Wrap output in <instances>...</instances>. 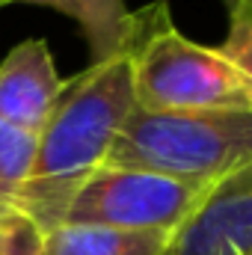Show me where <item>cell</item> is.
Segmentation results:
<instances>
[{"label": "cell", "instance_id": "cell-1", "mask_svg": "<svg viewBox=\"0 0 252 255\" xmlns=\"http://www.w3.org/2000/svg\"><path fill=\"white\" fill-rule=\"evenodd\" d=\"M133 107V71L125 51L65 80L60 101L36 136V157L18 196V214L42 235L63 226L74 196L104 166Z\"/></svg>", "mask_w": 252, "mask_h": 255}, {"label": "cell", "instance_id": "cell-2", "mask_svg": "<svg viewBox=\"0 0 252 255\" xmlns=\"http://www.w3.org/2000/svg\"><path fill=\"white\" fill-rule=\"evenodd\" d=\"M133 71V101L157 113L252 110V95L220 48L190 42L172 24L166 3L127 15L125 45Z\"/></svg>", "mask_w": 252, "mask_h": 255}, {"label": "cell", "instance_id": "cell-3", "mask_svg": "<svg viewBox=\"0 0 252 255\" xmlns=\"http://www.w3.org/2000/svg\"><path fill=\"white\" fill-rule=\"evenodd\" d=\"M252 163V110L157 113L133 107L104 166L214 187Z\"/></svg>", "mask_w": 252, "mask_h": 255}, {"label": "cell", "instance_id": "cell-4", "mask_svg": "<svg viewBox=\"0 0 252 255\" xmlns=\"http://www.w3.org/2000/svg\"><path fill=\"white\" fill-rule=\"evenodd\" d=\"M214 187L175 181L145 169L101 166L74 196L65 223L175 235L205 205Z\"/></svg>", "mask_w": 252, "mask_h": 255}, {"label": "cell", "instance_id": "cell-5", "mask_svg": "<svg viewBox=\"0 0 252 255\" xmlns=\"http://www.w3.org/2000/svg\"><path fill=\"white\" fill-rule=\"evenodd\" d=\"M163 255H252V163L211 190Z\"/></svg>", "mask_w": 252, "mask_h": 255}, {"label": "cell", "instance_id": "cell-6", "mask_svg": "<svg viewBox=\"0 0 252 255\" xmlns=\"http://www.w3.org/2000/svg\"><path fill=\"white\" fill-rule=\"evenodd\" d=\"M63 86L65 80L57 74L45 39L15 45L0 63V122L39 136Z\"/></svg>", "mask_w": 252, "mask_h": 255}, {"label": "cell", "instance_id": "cell-7", "mask_svg": "<svg viewBox=\"0 0 252 255\" xmlns=\"http://www.w3.org/2000/svg\"><path fill=\"white\" fill-rule=\"evenodd\" d=\"M172 235L63 223L42 235L45 255H163Z\"/></svg>", "mask_w": 252, "mask_h": 255}, {"label": "cell", "instance_id": "cell-8", "mask_svg": "<svg viewBox=\"0 0 252 255\" xmlns=\"http://www.w3.org/2000/svg\"><path fill=\"white\" fill-rule=\"evenodd\" d=\"M24 3L51 6V9L68 15L71 21H77V27L83 30V36L89 42L92 63H104V60H113L116 54H122L127 15H130L125 0H24Z\"/></svg>", "mask_w": 252, "mask_h": 255}, {"label": "cell", "instance_id": "cell-9", "mask_svg": "<svg viewBox=\"0 0 252 255\" xmlns=\"http://www.w3.org/2000/svg\"><path fill=\"white\" fill-rule=\"evenodd\" d=\"M36 133L0 122V223L18 214V196L33 169Z\"/></svg>", "mask_w": 252, "mask_h": 255}, {"label": "cell", "instance_id": "cell-10", "mask_svg": "<svg viewBox=\"0 0 252 255\" xmlns=\"http://www.w3.org/2000/svg\"><path fill=\"white\" fill-rule=\"evenodd\" d=\"M229 3V36L220 54L235 65L241 80L252 95V0H226Z\"/></svg>", "mask_w": 252, "mask_h": 255}, {"label": "cell", "instance_id": "cell-11", "mask_svg": "<svg viewBox=\"0 0 252 255\" xmlns=\"http://www.w3.org/2000/svg\"><path fill=\"white\" fill-rule=\"evenodd\" d=\"M0 255H45L42 232L21 214L0 223Z\"/></svg>", "mask_w": 252, "mask_h": 255}, {"label": "cell", "instance_id": "cell-12", "mask_svg": "<svg viewBox=\"0 0 252 255\" xmlns=\"http://www.w3.org/2000/svg\"><path fill=\"white\" fill-rule=\"evenodd\" d=\"M6 3H12V0H0V6H6Z\"/></svg>", "mask_w": 252, "mask_h": 255}]
</instances>
